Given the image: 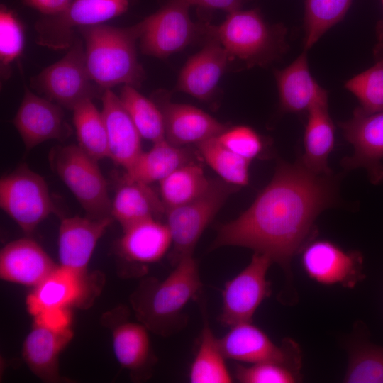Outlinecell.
Returning a JSON list of instances; mask_svg holds the SVG:
<instances>
[{"mask_svg":"<svg viewBox=\"0 0 383 383\" xmlns=\"http://www.w3.org/2000/svg\"><path fill=\"white\" fill-rule=\"evenodd\" d=\"M338 178L280 161L269 184L235 219L221 225L210 247L238 246L265 255L291 279L294 255L316 235L315 221L338 202Z\"/></svg>","mask_w":383,"mask_h":383,"instance_id":"6da1fadb","label":"cell"},{"mask_svg":"<svg viewBox=\"0 0 383 383\" xmlns=\"http://www.w3.org/2000/svg\"><path fill=\"white\" fill-rule=\"evenodd\" d=\"M201 287L197 262L189 255L181 259L164 279L142 280L130 302L137 320L149 331L168 337L187 324L185 306L198 298Z\"/></svg>","mask_w":383,"mask_h":383,"instance_id":"7a4b0ae2","label":"cell"},{"mask_svg":"<svg viewBox=\"0 0 383 383\" xmlns=\"http://www.w3.org/2000/svg\"><path fill=\"white\" fill-rule=\"evenodd\" d=\"M78 30L84 39L88 72L100 88L140 86L145 79L136 52V42L142 33L140 23L124 28L101 23Z\"/></svg>","mask_w":383,"mask_h":383,"instance_id":"3957f363","label":"cell"},{"mask_svg":"<svg viewBox=\"0 0 383 383\" xmlns=\"http://www.w3.org/2000/svg\"><path fill=\"white\" fill-rule=\"evenodd\" d=\"M204 30L247 68L267 66L288 48L287 28L267 23L257 9L231 12L218 26L204 25Z\"/></svg>","mask_w":383,"mask_h":383,"instance_id":"277c9868","label":"cell"},{"mask_svg":"<svg viewBox=\"0 0 383 383\" xmlns=\"http://www.w3.org/2000/svg\"><path fill=\"white\" fill-rule=\"evenodd\" d=\"M53 169L72 192L87 216L104 218L111 216V200L108 185L97 160L79 145L60 146L50 155ZM113 218V217H112Z\"/></svg>","mask_w":383,"mask_h":383,"instance_id":"5b68a950","label":"cell"},{"mask_svg":"<svg viewBox=\"0 0 383 383\" xmlns=\"http://www.w3.org/2000/svg\"><path fill=\"white\" fill-rule=\"evenodd\" d=\"M240 187L221 178L211 179L206 189L194 200L166 210L165 223L172 237L170 260L172 265L184 257L193 255L205 229L228 198Z\"/></svg>","mask_w":383,"mask_h":383,"instance_id":"8992f818","label":"cell"},{"mask_svg":"<svg viewBox=\"0 0 383 383\" xmlns=\"http://www.w3.org/2000/svg\"><path fill=\"white\" fill-rule=\"evenodd\" d=\"M30 87L72 111L83 101L101 97L104 91L89 76L84 43L78 38L60 60L30 78Z\"/></svg>","mask_w":383,"mask_h":383,"instance_id":"52a82bcc","label":"cell"},{"mask_svg":"<svg viewBox=\"0 0 383 383\" xmlns=\"http://www.w3.org/2000/svg\"><path fill=\"white\" fill-rule=\"evenodd\" d=\"M0 206L26 234L55 211L45 180L26 165L1 178Z\"/></svg>","mask_w":383,"mask_h":383,"instance_id":"ba28073f","label":"cell"},{"mask_svg":"<svg viewBox=\"0 0 383 383\" xmlns=\"http://www.w3.org/2000/svg\"><path fill=\"white\" fill-rule=\"evenodd\" d=\"M128 7V0H73L61 13L45 16L35 23V42L53 50L69 49L77 28L101 24L121 15Z\"/></svg>","mask_w":383,"mask_h":383,"instance_id":"9c48e42d","label":"cell"},{"mask_svg":"<svg viewBox=\"0 0 383 383\" xmlns=\"http://www.w3.org/2000/svg\"><path fill=\"white\" fill-rule=\"evenodd\" d=\"M189 4L185 0H173L140 23V48L145 55L165 59L183 50L204 26L192 22Z\"/></svg>","mask_w":383,"mask_h":383,"instance_id":"30bf717a","label":"cell"},{"mask_svg":"<svg viewBox=\"0 0 383 383\" xmlns=\"http://www.w3.org/2000/svg\"><path fill=\"white\" fill-rule=\"evenodd\" d=\"M273 262L267 256L254 252L249 264L222 289V309L219 321L225 326L252 321L262 301L271 294V284L267 279Z\"/></svg>","mask_w":383,"mask_h":383,"instance_id":"8fae6325","label":"cell"},{"mask_svg":"<svg viewBox=\"0 0 383 383\" xmlns=\"http://www.w3.org/2000/svg\"><path fill=\"white\" fill-rule=\"evenodd\" d=\"M219 341L226 359L245 364L277 362L301 370L299 345L290 338L275 344L252 321L231 326Z\"/></svg>","mask_w":383,"mask_h":383,"instance_id":"7c38bea8","label":"cell"},{"mask_svg":"<svg viewBox=\"0 0 383 383\" xmlns=\"http://www.w3.org/2000/svg\"><path fill=\"white\" fill-rule=\"evenodd\" d=\"M343 134L353 147V154L344 157L345 170L363 168L374 184L383 182V111L373 113L356 107L351 118L339 122Z\"/></svg>","mask_w":383,"mask_h":383,"instance_id":"4fadbf2b","label":"cell"},{"mask_svg":"<svg viewBox=\"0 0 383 383\" xmlns=\"http://www.w3.org/2000/svg\"><path fill=\"white\" fill-rule=\"evenodd\" d=\"M301 252L304 272L318 284L353 288L365 278L363 257L357 250H345L330 240H312Z\"/></svg>","mask_w":383,"mask_h":383,"instance_id":"5bb4252c","label":"cell"},{"mask_svg":"<svg viewBox=\"0 0 383 383\" xmlns=\"http://www.w3.org/2000/svg\"><path fill=\"white\" fill-rule=\"evenodd\" d=\"M126 313L121 306L104 314L105 323L111 330L113 353L120 365L134 379H145L150 377L157 362L149 330L139 321L125 318Z\"/></svg>","mask_w":383,"mask_h":383,"instance_id":"9a60e30c","label":"cell"},{"mask_svg":"<svg viewBox=\"0 0 383 383\" xmlns=\"http://www.w3.org/2000/svg\"><path fill=\"white\" fill-rule=\"evenodd\" d=\"M95 278L79 275L59 265L26 296V309L33 317L48 309L88 306L99 289Z\"/></svg>","mask_w":383,"mask_h":383,"instance_id":"2e32d148","label":"cell"},{"mask_svg":"<svg viewBox=\"0 0 383 383\" xmlns=\"http://www.w3.org/2000/svg\"><path fill=\"white\" fill-rule=\"evenodd\" d=\"M13 123L27 150L48 140H65L72 132L60 106L35 94L27 86Z\"/></svg>","mask_w":383,"mask_h":383,"instance_id":"e0dca14e","label":"cell"},{"mask_svg":"<svg viewBox=\"0 0 383 383\" xmlns=\"http://www.w3.org/2000/svg\"><path fill=\"white\" fill-rule=\"evenodd\" d=\"M113 220L78 216L63 218L57 240L60 265L79 275H88L87 267L96 246Z\"/></svg>","mask_w":383,"mask_h":383,"instance_id":"ac0fdd59","label":"cell"},{"mask_svg":"<svg viewBox=\"0 0 383 383\" xmlns=\"http://www.w3.org/2000/svg\"><path fill=\"white\" fill-rule=\"evenodd\" d=\"M155 104L164 120L165 139L177 146H188L218 136L228 127L203 110L171 102L157 93Z\"/></svg>","mask_w":383,"mask_h":383,"instance_id":"d6986e66","label":"cell"},{"mask_svg":"<svg viewBox=\"0 0 383 383\" xmlns=\"http://www.w3.org/2000/svg\"><path fill=\"white\" fill-rule=\"evenodd\" d=\"M57 265L35 240L23 238L7 243L0 252V277L13 284L35 287Z\"/></svg>","mask_w":383,"mask_h":383,"instance_id":"ffe728a7","label":"cell"},{"mask_svg":"<svg viewBox=\"0 0 383 383\" xmlns=\"http://www.w3.org/2000/svg\"><path fill=\"white\" fill-rule=\"evenodd\" d=\"M231 60L221 44L210 38L204 48L192 56L181 70L175 91L201 101L208 100Z\"/></svg>","mask_w":383,"mask_h":383,"instance_id":"44dd1931","label":"cell"},{"mask_svg":"<svg viewBox=\"0 0 383 383\" xmlns=\"http://www.w3.org/2000/svg\"><path fill=\"white\" fill-rule=\"evenodd\" d=\"M109 148V158L127 170L143 152L141 135L119 96L111 89L101 97Z\"/></svg>","mask_w":383,"mask_h":383,"instance_id":"7402d4cb","label":"cell"},{"mask_svg":"<svg viewBox=\"0 0 383 383\" xmlns=\"http://www.w3.org/2000/svg\"><path fill=\"white\" fill-rule=\"evenodd\" d=\"M74 336L72 328L55 331L33 322L22 347V357L31 372L42 381L60 380V353Z\"/></svg>","mask_w":383,"mask_h":383,"instance_id":"603a6c76","label":"cell"},{"mask_svg":"<svg viewBox=\"0 0 383 383\" xmlns=\"http://www.w3.org/2000/svg\"><path fill=\"white\" fill-rule=\"evenodd\" d=\"M279 104L287 113L308 111L318 102L328 100V92L311 75L304 50L289 66L275 70Z\"/></svg>","mask_w":383,"mask_h":383,"instance_id":"cb8c5ba5","label":"cell"},{"mask_svg":"<svg viewBox=\"0 0 383 383\" xmlns=\"http://www.w3.org/2000/svg\"><path fill=\"white\" fill-rule=\"evenodd\" d=\"M200 155L189 146H177L166 139L153 143L148 151L142 152L122 177V180L150 184L160 182L176 170L199 162Z\"/></svg>","mask_w":383,"mask_h":383,"instance_id":"d4e9b609","label":"cell"},{"mask_svg":"<svg viewBox=\"0 0 383 383\" xmlns=\"http://www.w3.org/2000/svg\"><path fill=\"white\" fill-rule=\"evenodd\" d=\"M172 245V237L165 223L147 219L123 230L118 250L126 261L145 265L159 261Z\"/></svg>","mask_w":383,"mask_h":383,"instance_id":"484cf974","label":"cell"},{"mask_svg":"<svg viewBox=\"0 0 383 383\" xmlns=\"http://www.w3.org/2000/svg\"><path fill=\"white\" fill-rule=\"evenodd\" d=\"M160 194L148 184L122 180L111 200V216L122 230L138 222L165 215Z\"/></svg>","mask_w":383,"mask_h":383,"instance_id":"4316f807","label":"cell"},{"mask_svg":"<svg viewBox=\"0 0 383 383\" xmlns=\"http://www.w3.org/2000/svg\"><path fill=\"white\" fill-rule=\"evenodd\" d=\"M307 113L304 150L300 160L312 171L331 173L328 159L334 148L335 128L329 115L328 100L316 103Z\"/></svg>","mask_w":383,"mask_h":383,"instance_id":"83f0119b","label":"cell"},{"mask_svg":"<svg viewBox=\"0 0 383 383\" xmlns=\"http://www.w3.org/2000/svg\"><path fill=\"white\" fill-rule=\"evenodd\" d=\"M206 305L201 303L203 325L189 378L192 383H230L233 377L227 367L219 339L210 326Z\"/></svg>","mask_w":383,"mask_h":383,"instance_id":"f1b7e54d","label":"cell"},{"mask_svg":"<svg viewBox=\"0 0 383 383\" xmlns=\"http://www.w3.org/2000/svg\"><path fill=\"white\" fill-rule=\"evenodd\" d=\"M210 179L199 162L191 163L174 171L160 181V195L166 210L188 203L200 196Z\"/></svg>","mask_w":383,"mask_h":383,"instance_id":"f546056e","label":"cell"},{"mask_svg":"<svg viewBox=\"0 0 383 383\" xmlns=\"http://www.w3.org/2000/svg\"><path fill=\"white\" fill-rule=\"evenodd\" d=\"M72 111L78 145L97 160L109 157L106 128L101 111L90 99L77 104Z\"/></svg>","mask_w":383,"mask_h":383,"instance_id":"4dcf8cb0","label":"cell"},{"mask_svg":"<svg viewBox=\"0 0 383 383\" xmlns=\"http://www.w3.org/2000/svg\"><path fill=\"white\" fill-rule=\"evenodd\" d=\"M119 98L142 138L152 143L165 139L163 116L155 101L130 85H123Z\"/></svg>","mask_w":383,"mask_h":383,"instance_id":"1f68e13d","label":"cell"},{"mask_svg":"<svg viewBox=\"0 0 383 383\" xmlns=\"http://www.w3.org/2000/svg\"><path fill=\"white\" fill-rule=\"evenodd\" d=\"M196 148L201 158L217 173L219 178L240 188L248 184L250 161L222 145L217 137L199 143Z\"/></svg>","mask_w":383,"mask_h":383,"instance_id":"d6a6232c","label":"cell"},{"mask_svg":"<svg viewBox=\"0 0 383 383\" xmlns=\"http://www.w3.org/2000/svg\"><path fill=\"white\" fill-rule=\"evenodd\" d=\"M373 56V66L345 83V88L357 99L359 108L366 113L383 111V42L377 41Z\"/></svg>","mask_w":383,"mask_h":383,"instance_id":"836d02e7","label":"cell"},{"mask_svg":"<svg viewBox=\"0 0 383 383\" xmlns=\"http://www.w3.org/2000/svg\"><path fill=\"white\" fill-rule=\"evenodd\" d=\"M353 0H305L304 50L312 48L321 37L345 17Z\"/></svg>","mask_w":383,"mask_h":383,"instance_id":"e575fe53","label":"cell"},{"mask_svg":"<svg viewBox=\"0 0 383 383\" xmlns=\"http://www.w3.org/2000/svg\"><path fill=\"white\" fill-rule=\"evenodd\" d=\"M343 382L383 383V347L365 340L354 343Z\"/></svg>","mask_w":383,"mask_h":383,"instance_id":"d590c367","label":"cell"},{"mask_svg":"<svg viewBox=\"0 0 383 383\" xmlns=\"http://www.w3.org/2000/svg\"><path fill=\"white\" fill-rule=\"evenodd\" d=\"M24 33L16 15L1 6L0 10V62L2 77H8L10 65L22 53Z\"/></svg>","mask_w":383,"mask_h":383,"instance_id":"8d00e7d4","label":"cell"},{"mask_svg":"<svg viewBox=\"0 0 383 383\" xmlns=\"http://www.w3.org/2000/svg\"><path fill=\"white\" fill-rule=\"evenodd\" d=\"M235 377L241 383H294L301 379L300 370L277 362L237 364Z\"/></svg>","mask_w":383,"mask_h":383,"instance_id":"74e56055","label":"cell"},{"mask_svg":"<svg viewBox=\"0 0 383 383\" xmlns=\"http://www.w3.org/2000/svg\"><path fill=\"white\" fill-rule=\"evenodd\" d=\"M217 138L227 148L250 162L261 157L267 148L265 138L248 126L227 128Z\"/></svg>","mask_w":383,"mask_h":383,"instance_id":"f35d334b","label":"cell"},{"mask_svg":"<svg viewBox=\"0 0 383 383\" xmlns=\"http://www.w3.org/2000/svg\"><path fill=\"white\" fill-rule=\"evenodd\" d=\"M33 318V322L55 331H65L72 328V316L71 309H48L41 311Z\"/></svg>","mask_w":383,"mask_h":383,"instance_id":"ab89813d","label":"cell"},{"mask_svg":"<svg viewBox=\"0 0 383 383\" xmlns=\"http://www.w3.org/2000/svg\"><path fill=\"white\" fill-rule=\"evenodd\" d=\"M23 3L44 16L55 15L65 10L72 0H22Z\"/></svg>","mask_w":383,"mask_h":383,"instance_id":"60d3db41","label":"cell"},{"mask_svg":"<svg viewBox=\"0 0 383 383\" xmlns=\"http://www.w3.org/2000/svg\"><path fill=\"white\" fill-rule=\"evenodd\" d=\"M189 5L221 9L229 13L240 10L250 0H185Z\"/></svg>","mask_w":383,"mask_h":383,"instance_id":"b9f144b4","label":"cell"},{"mask_svg":"<svg viewBox=\"0 0 383 383\" xmlns=\"http://www.w3.org/2000/svg\"><path fill=\"white\" fill-rule=\"evenodd\" d=\"M383 6V0H381ZM376 36L377 41L383 42V19L379 20L376 25Z\"/></svg>","mask_w":383,"mask_h":383,"instance_id":"7bdbcfd3","label":"cell"}]
</instances>
